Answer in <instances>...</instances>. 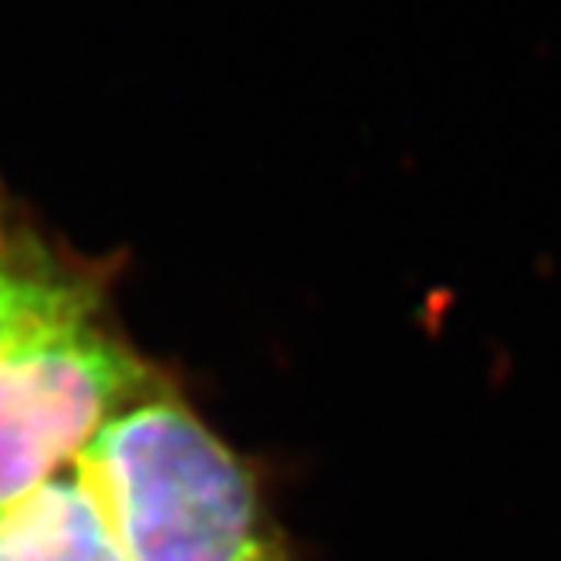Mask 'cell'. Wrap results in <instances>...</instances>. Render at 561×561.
<instances>
[{
  "instance_id": "obj_1",
  "label": "cell",
  "mask_w": 561,
  "mask_h": 561,
  "mask_svg": "<svg viewBox=\"0 0 561 561\" xmlns=\"http://www.w3.org/2000/svg\"><path fill=\"white\" fill-rule=\"evenodd\" d=\"M126 561H295L251 463L167 382L75 460Z\"/></svg>"
},
{
  "instance_id": "obj_2",
  "label": "cell",
  "mask_w": 561,
  "mask_h": 561,
  "mask_svg": "<svg viewBox=\"0 0 561 561\" xmlns=\"http://www.w3.org/2000/svg\"><path fill=\"white\" fill-rule=\"evenodd\" d=\"M159 386L167 379L102 322V311L0 348V511L65 473Z\"/></svg>"
},
{
  "instance_id": "obj_3",
  "label": "cell",
  "mask_w": 561,
  "mask_h": 561,
  "mask_svg": "<svg viewBox=\"0 0 561 561\" xmlns=\"http://www.w3.org/2000/svg\"><path fill=\"white\" fill-rule=\"evenodd\" d=\"M89 311H102V280L34 230L0 217V348Z\"/></svg>"
},
{
  "instance_id": "obj_4",
  "label": "cell",
  "mask_w": 561,
  "mask_h": 561,
  "mask_svg": "<svg viewBox=\"0 0 561 561\" xmlns=\"http://www.w3.org/2000/svg\"><path fill=\"white\" fill-rule=\"evenodd\" d=\"M0 561H126L75 463L0 511Z\"/></svg>"
}]
</instances>
